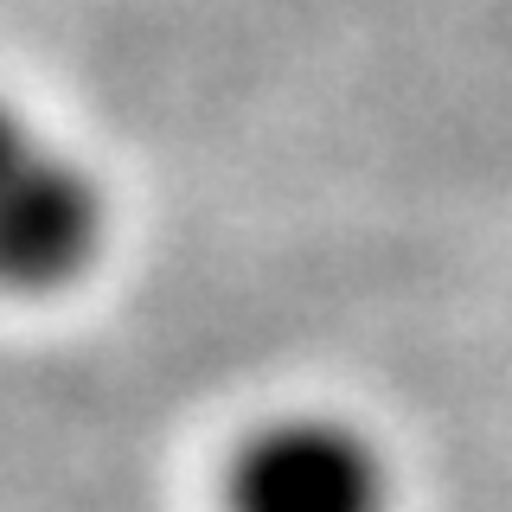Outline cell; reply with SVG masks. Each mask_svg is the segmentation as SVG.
Listing matches in <instances>:
<instances>
[{"mask_svg":"<svg viewBox=\"0 0 512 512\" xmlns=\"http://www.w3.org/2000/svg\"><path fill=\"white\" fill-rule=\"evenodd\" d=\"M231 512H391V468L340 416H282L231 461Z\"/></svg>","mask_w":512,"mask_h":512,"instance_id":"2","label":"cell"},{"mask_svg":"<svg viewBox=\"0 0 512 512\" xmlns=\"http://www.w3.org/2000/svg\"><path fill=\"white\" fill-rule=\"evenodd\" d=\"M103 250V192L64 141L0 96V288L45 295Z\"/></svg>","mask_w":512,"mask_h":512,"instance_id":"1","label":"cell"}]
</instances>
